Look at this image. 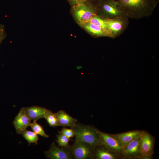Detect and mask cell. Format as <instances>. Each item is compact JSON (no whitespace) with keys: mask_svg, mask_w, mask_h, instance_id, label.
<instances>
[{"mask_svg":"<svg viewBox=\"0 0 159 159\" xmlns=\"http://www.w3.org/2000/svg\"><path fill=\"white\" fill-rule=\"evenodd\" d=\"M118 7L129 19H139L151 16L159 0H118Z\"/></svg>","mask_w":159,"mask_h":159,"instance_id":"6da1fadb","label":"cell"},{"mask_svg":"<svg viewBox=\"0 0 159 159\" xmlns=\"http://www.w3.org/2000/svg\"><path fill=\"white\" fill-rule=\"evenodd\" d=\"M72 128L75 132V141L86 144L94 150L100 145L99 130L91 126L77 124Z\"/></svg>","mask_w":159,"mask_h":159,"instance_id":"7a4b0ae2","label":"cell"},{"mask_svg":"<svg viewBox=\"0 0 159 159\" xmlns=\"http://www.w3.org/2000/svg\"><path fill=\"white\" fill-rule=\"evenodd\" d=\"M94 4L97 15L104 18L111 19L124 15L115 0H97Z\"/></svg>","mask_w":159,"mask_h":159,"instance_id":"3957f363","label":"cell"},{"mask_svg":"<svg viewBox=\"0 0 159 159\" xmlns=\"http://www.w3.org/2000/svg\"><path fill=\"white\" fill-rule=\"evenodd\" d=\"M72 11L80 24L88 22L93 16L97 15L95 5L87 0L72 6Z\"/></svg>","mask_w":159,"mask_h":159,"instance_id":"277c9868","label":"cell"},{"mask_svg":"<svg viewBox=\"0 0 159 159\" xmlns=\"http://www.w3.org/2000/svg\"><path fill=\"white\" fill-rule=\"evenodd\" d=\"M129 19L124 15L105 19L113 39L118 37L126 30L129 23Z\"/></svg>","mask_w":159,"mask_h":159,"instance_id":"5b68a950","label":"cell"},{"mask_svg":"<svg viewBox=\"0 0 159 159\" xmlns=\"http://www.w3.org/2000/svg\"><path fill=\"white\" fill-rule=\"evenodd\" d=\"M73 158L76 159H88L94 158V150L84 143L75 141L74 144L69 147Z\"/></svg>","mask_w":159,"mask_h":159,"instance_id":"8992f818","label":"cell"},{"mask_svg":"<svg viewBox=\"0 0 159 159\" xmlns=\"http://www.w3.org/2000/svg\"><path fill=\"white\" fill-rule=\"evenodd\" d=\"M99 145L102 146L111 151L122 153V146L112 135L108 134L99 130Z\"/></svg>","mask_w":159,"mask_h":159,"instance_id":"52a82bcc","label":"cell"},{"mask_svg":"<svg viewBox=\"0 0 159 159\" xmlns=\"http://www.w3.org/2000/svg\"><path fill=\"white\" fill-rule=\"evenodd\" d=\"M47 158L50 159H71L73 158L69 147H57L54 142L49 149L44 152Z\"/></svg>","mask_w":159,"mask_h":159,"instance_id":"ba28073f","label":"cell"},{"mask_svg":"<svg viewBox=\"0 0 159 159\" xmlns=\"http://www.w3.org/2000/svg\"><path fill=\"white\" fill-rule=\"evenodd\" d=\"M153 139L147 132H143L141 136L140 143V156L143 158H149L153 153Z\"/></svg>","mask_w":159,"mask_h":159,"instance_id":"9c48e42d","label":"cell"},{"mask_svg":"<svg viewBox=\"0 0 159 159\" xmlns=\"http://www.w3.org/2000/svg\"><path fill=\"white\" fill-rule=\"evenodd\" d=\"M31 120L26 115L24 107L21 108L15 117L13 124L17 133L22 134L32 123Z\"/></svg>","mask_w":159,"mask_h":159,"instance_id":"30bf717a","label":"cell"},{"mask_svg":"<svg viewBox=\"0 0 159 159\" xmlns=\"http://www.w3.org/2000/svg\"><path fill=\"white\" fill-rule=\"evenodd\" d=\"M141 136L134 139L122 146V153L125 156L132 158L138 155H140V143Z\"/></svg>","mask_w":159,"mask_h":159,"instance_id":"8fae6325","label":"cell"},{"mask_svg":"<svg viewBox=\"0 0 159 159\" xmlns=\"http://www.w3.org/2000/svg\"><path fill=\"white\" fill-rule=\"evenodd\" d=\"M90 34L96 37H107L112 38L111 33L105 29L89 22L80 24Z\"/></svg>","mask_w":159,"mask_h":159,"instance_id":"7c38bea8","label":"cell"},{"mask_svg":"<svg viewBox=\"0 0 159 159\" xmlns=\"http://www.w3.org/2000/svg\"><path fill=\"white\" fill-rule=\"evenodd\" d=\"M55 115L57 119L59 126L64 127H69L74 128L76 125L77 120L68 114L63 110L59 111Z\"/></svg>","mask_w":159,"mask_h":159,"instance_id":"4fadbf2b","label":"cell"},{"mask_svg":"<svg viewBox=\"0 0 159 159\" xmlns=\"http://www.w3.org/2000/svg\"><path fill=\"white\" fill-rule=\"evenodd\" d=\"M24 108L26 115L31 120L37 121L41 118H44L46 108L37 106Z\"/></svg>","mask_w":159,"mask_h":159,"instance_id":"5bb4252c","label":"cell"},{"mask_svg":"<svg viewBox=\"0 0 159 159\" xmlns=\"http://www.w3.org/2000/svg\"><path fill=\"white\" fill-rule=\"evenodd\" d=\"M143 131L134 130L112 135L123 146L134 139L140 136Z\"/></svg>","mask_w":159,"mask_h":159,"instance_id":"9a60e30c","label":"cell"},{"mask_svg":"<svg viewBox=\"0 0 159 159\" xmlns=\"http://www.w3.org/2000/svg\"><path fill=\"white\" fill-rule=\"evenodd\" d=\"M97 146L94 152V158L97 159H114L115 155L110 150L104 147Z\"/></svg>","mask_w":159,"mask_h":159,"instance_id":"2e32d148","label":"cell"},{"mask_svg":"<svg viewBox=\"0 0 159 159\" xmlns=\"http://www.w3.org/2000/svg\"><path fill=\"white\" fill-rule=\"evenodd\" d=\"M88 22L105 29L111 33L105 19L97 15L93 16Z\"/></svg>","mask_w":159,"mask_h":159,"instance_id":"e0dca14e","label":"cell"},{"mask_svg":"<svg viewBox=\"0 0 159 159\" xmlns=\"http://www.w3.org/2000/svg\"><path fill=\"white\" fill-rule=\"evenodd\" d=\"M44 118L50 126L56 127L59 126L57 119L55 115L51 110L47 109Z\"/></svg>","mask_w":159,"mask_h":159,"instance_id":"ac0fdd59","label":"cell"},{"mask_svg":"<svg viewBox=\"0 0 159 159\" xmlns=\"http://www.w3.org/2000/svg\"><path fill=\"white\" fill-rule=\"evenodd\" d=\"M23 137L28 141L29 145L31 143L38 144V141L39 139L37 135L33 131L26 130L22 134Z\"/></svg>","mask_w":159,"mask_h":159,"instance_id":"d6986e66","label":"cell"},{"mask_svg":"<svg viewBox=\"0 0 159 159\" xmlns=\"http://www.w3.org/2000/svg\"><path fill=\"white\" fill-rule=\"evenodd\" d=\"M56 141L59 147H69L70 146L69 142L72 140L70 138L65 136L60 131L59 132V134L57 135Z\"/></svg>","mask_w":159,"mask_h":159,"instance_id":"ffe728a7","label":"cell"},{"mask_svg":"<svg viewBox=\"0 0 159 159\" xmlns=\"http://www.w3.org/2000/svg\"><path fill=\"white\" fill-rule=\"evenodd\" d=\"M30 126L33 132L37 135H39L45 138H48L49 137V135L45 133L42 126L37 123V121H33Z\"/></svg>","mask_w":159,"mask_h":159,"instance_id":"44dd1931","label":"cell"},{"mask_svg":"<svg viewBox=\"0 0 159 159\" xmlns=\"http://www.w3.org/2000/svg\"><path fill=\"white\" fill-rule=\"evenodd\" d=\"M60 131L65 136L69 138L73 137L75 135V132L73 129L72 128L69 129L63 128Z\"/></svg>","mask_w":159,"mask_h":159,"instance_id":"7402d4cb","label":"cell"},{"mask_svg":"<svg viewBox=\"0 0 159 159\" xmlns=\"http://www.w3.org/2000/svg\"><path fill=\"white\" fill-rule=\"evenodd\" d=\"M7 35L5 25L0 23V46L2 42L6 38Z\"/></svg>","mask_w":159,"mask_h":159,"instance_id":"603a6c76","label":"cell"},{"mask_svg":"<svg viewBox=\"0 0 159 159\" xmlns=\"http://www.w3.org/2000/svg\"><path fill=\"white\" fill-rule=\"evenodd\" d=\"M72 6L83 2L87 0H67Z\"/></svg>","mask_w":159,"mask_h":159,"instance_id":"cb8c5ba5","label":"cell"},{"mask_svg":"<svg viewBox=\"0 0 159 159\" xmlns=\"http://www.w3.org/2000/svg\"><path fill=\"white\" fill-rule=\"evenodd\" d=\"M94 4L97 0H87Z\"/></svg>","mask_w":159,"mask_h":159,"instance_id":"d4e9b609","label":"cell"}]
</instances>
